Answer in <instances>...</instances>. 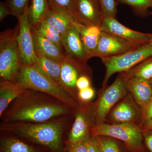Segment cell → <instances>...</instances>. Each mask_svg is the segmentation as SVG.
<instances>
[{"mask_svg": "<svg viewBox=\"0 0 152 152\" xmlns=\"http://www.w3.org/2000/svg\"><path fill=\"white\" fill-rule=\"evenodd\" d=\"M75 112L51 95L26 89L9 105L0 118L2 123H43Z\"/></svg>", "mask_w": 152, "mask_h": 152, "instance_id": "cell-1", "label": "cell"}, {"mask_svg": "<svg viewBox=\"0 0 152 152\" xmlns=\"http://www.w3.org/2000/svg\"><path fill=\"white\" fill-rule=\"evenodd\" d=\"M74 114L43 123L1 122L0 132L10 133L49 152H66Z\"/></svg>", "mask_w": 152, "mask_h": 152, "instance_id": "cell-2", "label": "cell"}, {"mask_svg": "<svg viewBox=\"0 0 152 152\" xmlns=\"http://www.w3.org/2000/svg\"><path fill=\"white\" fill-rule=\"evenodd\" d=\"M15 81L26 89L36 90L51 95L75 111L79 103L61 87L49 78L34 64L22 65Z\"/></svg>", "mask_w": 152, "mask_h": 152, "instance_id": "cell-3", "label": "cell"}, {"mask_svg": "<svg viewBox=\"0 0 152 152\" xmlns=\"http://www.w3.org/2000/svg\"><path fill=\"white\" fill-rule=\"evenodd\" d=\"M19 26L0 34V78L15 81L22 66L18 37Z\"/></svg>", "mask_w": 152, "mask_h": 152, "instance_id": "cell-4", "label": "cell"}, {"mask_svg": "<svg viewBox=\"0 0 152 152\" xmlns=\"http://www.w3.org/2000/svg\"><path fill=\"white\" fill-rule=\"evenodd\" d=\"M91 135L107 136L117 139L124 144L126 152H148L144 144L141 128L139 126L104 123L95 126L91 129Z\"/></svg>", "mask_w": 152, "mask_h": 152, "instance_id": "cell-5", "label": "cell"}, {"mask_svg": "<svg viewBox=\"0 0 152 152\" xmlns=\"http://www.w3.org/2000/svg\"><path fill=\"white\" fill-rule=\"evenodd\" d=\"M152 56V43L144 44L123 54L101 59L106 72L102 87L107 86L109 79L114 74L129 70L144 60Z\"/></svg>", "mask_w": 152, "mask_h": 152, "instance_id": "cell-6", "label": "cell"}, {"mask_svg": "<svg viewBox=\"0 0 152 152\" xmlns=\"http://www.w3.org/2000/svg\"><path fill=\"white\" fill-rule=\"evenodd\" d=\"M128 93L126 80L121 73L110 86L99 90L97 99L94 102L96 125L105 122L110 110Z\"/></svg>", "mask_w": 152, "mask_h": 152, "instance_id": "cell-7", "label": "cell"}, {"mask_svg": "<svg viewBox=\"0 0 152 152\" xmlns=\"http://www.w3.org/2000/svg\"><path fill=\"white\" fill-rule=\"evenodd\" d=\"M96 125L94 102L79 104L68 134L66 147L87 142L91 137V129Z\"/></svg>", "mask_w": 152, "mask_h": 152, "instance_id": "cell-8", "label": "cell"}, {"mask_svg": "<svg viewBox=\"0 0 152 152\" xmlns=\"http://www.w3.org/2000/svg\"><path fill=\"white\" fill-rule=\"evenodd\" d=\"M142 118V109L129 92L110 110L105 123L108 124H131L140 126Z\"/></svg>", "mask_w": 152, "mask_h": 152, "instance_id": "cell-9", "label": "cell"}, {"mask_svg": "<svg viewBox=\"0 0 152 152\" xmlns=\"http://www.w3.org/2000/svg\"><path fill=\"white\" fill-rule=\"evenodd\" d=\"M83 75L92 77L93 71L91 67L88 65L79 64L65 56L64 59L61 64L59 85L77 102L78 91L76 83L79 78Z\"/></svg>", "mask_w": 152, "mask_h": 152, "instance_id": "cell-10", "label": "cell"}, {"mask_svg": "<svg viewBox=\"0 0 152 152\" xmlns=\"http://www.w3.org/2000/svg\"><path fill=\"white\" fill-rule=\"evenodd\" d=\"M62 44L65 56L77 64L86 65L92 58L73 23L66 32L62 35Z\"/></svg>", "mask_w": 152, "mask_h": 152, "instance_id": "cell-11", "label": "cell"}, {"mask_svg": "<svg viewBox=\"0 0 152 152\" xmlns=\"http://www.w3.org/2000/svg\"><path fill=\"white\" fill-rule=\"evenodd\" d=\"M28 7L18 18V43L23 65L34 64L37 58L34 38L28 18Z\"/></svg>", "mask_w": 152, "mask_h": 152, "instance_id": "cell-12", "label": "cell"}, {"mask_svg": "<svg viewBox=\"0 0 152 152\" xmlns=\"http://www.w3.org/2000/svg\"><path fill=\"white\" fill-rule=\"evenodd\" d=\"M140 46L112 34L102 31L94 57L102 59L116 56Z\"/></svg>", "mask_w": 152, "mask_h": 152, "instance_id": "cell-13", "label": "cell"}, {"mask_svg": "<svg viewBox=\"0 0 152 152\" xmlns=\"http://www.w3.org/2000/svg\"><path fill=\"white\" fill-rule=\"evenodd\" d=\"M100 28L102 32L112 34L139 45L151 42L152 39V34L140 32L129 28L113 17H104Z\"/></svg>", "mask_w": 152, "mask_h": 152, "instance_id": "cell-14", "label": "cell"}, {"mask_svg": "<svg viewBox=\"0 0 152 152\" xmlns=\"http://www.w3.org/2000/svg\"><path fill=\"white\" fill-rule=\"evenodd\" d=\"M75 21L87 26H100L104 18L99 0H75Z\"/></svg>", "mask_w": 152, "mask_h": 152, "instance_id": "cell-15", "label": "cell"}, {"mask_svg": "<svg viewBox=\"0 0 152 152\" xmlns=\"http://www.w3.org/2000/svg\"><path fill=\"white\" fill-rule=\"evenodd\" d=\"M124 78L128 92L142 110L152 98L151 81L137 78Z\"/></svg>", "mask_w": 152, "mask_h": 152, "instance_id": "cell-16", "label": "cell"}, {"mask_svg": "<svg viewBox=\"0 0 152 152\" xmlns=\"http://www.w3.org/2000/svg\"><path fill=\"white\" fill-rule=\"evenodd\" d=\"M0 133V152H49L10 133Z\"/></svg>", "mask_w": 152, "mask_h": 152, "instance_id": "cell-17", "label": "cell"}, {"mask_svg": "<svg viewBox=\"0 0 152 152\" xmlns=\"http://www.w3.org/2000/svg\"><path fill=\"white\" fill-rule=\"evenodd\" d=\"M32 33L36 52L57 62H62L65 58L63 50L51 41L34 32L32 31Z\"/></svg>", "mask_w": 152, "mask_h": 152, "instance_id": "cell-18", "label": "cell"}, {"mask_svg": "<svg viewBox=\"0 0 152 152\" xmlns=\"http://www.w3.org/2000/svg\"><path fill=\"white\" fill-rule=\"evenodd\" d=\"M26 89L15 81L0 80V116L11 102Z\"/></svg>", "mask_w": 152, "mask_h": 152, "instance_id": "cell-19", "label": "cell"}, {"mask_svg": "<svg viewBox=\"0 0 152 152\" xmlns=\"http://www.w3.org/2000/svg\"><path fill=\"white\" fill-rule=\"evenodd\" d=\"M73 24L80 33L82 40L92 58L94 57L96 50L102 31L97 26H87L74 21Z\"/></svg>", "mask_w": 152, "mask_h": 152, "instance_id": "cell-20", "label": "cell"}, {"mask_svg": "<svg viewBox=\"0 0 152 152\" xmlns=\"http://www.w3.org/2000/svg\"><path fill=\"white\" fill-rule=\"evenodd\" d=\"M43 20L56 29L61 36L66 32L75 21L72 15L50 8Z\"/></svg>", "mask_w": 152, "mask_h": 152, "instance_id": "cell-21", "label": "cell"}, {"mask_svg": "<svg viewBox=\"0 0 152 152\" xmlns=\"http://www.w3.org/2000/svg\"><path fill=\"white\" fill-rule=\"evenodd\" d=\"M36 53L37 58L34 64L49 78L57 84L59 85L61 63L50 59L38 52Z\"/></svg>", "mask_w": 152, "mask_h": 152, "instance_id": "cell-22", "label": "cell"}, {"mask_svg": "<svg viewBox=\"0 0 152 152\" xmlns=\"http://www.w3.org/2000/svg\"><path fill=\"white\" fill-rule=\"evenodd\" d=\"M31 28L32 31L54 43L63 51L61 35L54 28L43 20L38 22Z\"/></svg>", "mask_w": 152, "mask_h": 152, "instance_id": "cell-23", "label": "cell"}, {"mask_svg": "<svg viewBox=\"0 0 152 152\" xmlns=\"http://www.w3.org/2000/svg\"><path fill=\"white\" fill-rule=\"evenodd\" d=\"M121 73L126 78H137L151 81L152 79V56L129 70Z\"/></svg>", "mask_w": 152, "mask_h": 152, "instance_id": "cell-24", "label": "cell"}, {"mask_svg": "<svg viewBox=\"0 0 152 152\" xmlns=\"http://www.w3.org/2000/svg\"><path fill=\"white\" fill-rule=\"evenodd\" d=\"M49 10L48 0H31L28 11L30 26L43 20Z\"/></svg>", "mask_w": 152, "mask_h": 152, "instance_id": "cell-25", "label": "cell"}, {"mask_svg": "<svg viewBox=\"0 0 152 152\" xmlns=\"http://www.w3.org/2000/svg\"><path fill=\"white\" fill-rule=\"evenodd\" d=\"M94 137L100 152H126L124 144L117 139L104 136Z\"/></svg>", "mask_w": 152, "mask_h": 152, "instance_id": "cell-26", "label": "cell"}, {"mask_svg": "<svg viewBox=\"0 0 152 152\" xmlns=\"http://www.w3.org/2000/svg\"><path fill=\"white\" fill-rule=\"evenodd\" d=\"M119 2L130 6L136 12L142 15H146L152 8V0H117Z\"/></svg>", "mask_w": 152, "mask_h": 152, "instance_id": "cell-27", "label": "cell"}, {"mask_svg": "<svg viewBox=\"0 0 152 152\" xmlns=\"http://www.w3.org/2000/svg\"><path fill=\"white\" fill-rule=\"evenodd\" d=\"M48 1L49 8L73 15L75 0H48Z\"/></svg>", "mask_w": 152, "mask_h": 152, "instance_id": "cell-28", "label": "cell"}, {"mask_svg": "<svg viewBox=\"0 0 152 152\" xmlns=\"http://www.w3.org/2000/svg\"><path fill=\"white\" fill-rule=\"evenodd\" d=\"M29 0H7V4L11 11V15L17 18L24 12L29 5Z\"/></svg>", "mask_w": 152, "mask_h": 152, "instance_id": "cell-29", "label": "cell"}, {"mask_svg": "<svg viewBox=\"0 0 152 152\" xmlns=\"http://www.w3.org/2000/svg\"><path fill=\"white\" fill-rule=\"evenodd\" d=\"M104 17L115 18L118 10L115 0H99Z\"/></svg>", "mask_w": 152, "mask_h": 152, "instance_id": "cell-30", "label": "cell"}, {"mask_svg": "<svg viewBox=\"0 0 152 152\" xmlns=\"http://www.w3.org/2000/svg\"><path fill=\"white\" fill-rule=\"evenodd\" d=\"M95 91L92 86L84 89L79 90L77 94V100L79 104L90 102L94 97Z\"/></svg>", "mask_w": 152, "mask_h": 152, "instance_id": "cell-31", "label": "cell"}, {"mask_svg": "<svg viewBox=\"0 0 152 152\" xmlns=\"http://www.w3.org/2000/svg\"><path fill=\"white\" fill-rule=\"evenodd\" d=\"M92 77L87 75L80 76L77 80L76 86L78 91L84 89L92 86L91 79Z\"/></svg>", "mask_w": 152, "mask_h": 152, "instance_id": "cell-32", "label": "cell"}, {"mask_svg": "<svg viewBox=\"0 0 152 152\" xmlns=\"http://www.w3.org/2000/svg\"><path fill=\"white\" fill-rule=\"evenodd\" d=\"M152 116V98L149 102L142 109V118L140 127H142L148 120Z\"/></svg>", "mask_w": 152, "mask_h": 152, "instance_id": "cell-33", "label": "cell"}, {"mask_svg": "<svg viewBox=\"0 0 152 152\" xmlns=\"http://www.w3.org/2000/svg\"><path fill=\"white\" fill-rule=\"evenodd\" d=\"M144 144L148 152H152V129L142 130Z\"/></svg>", "mask_w": 152, "mask_h": 152, "instance_id": "cell-34", "label": "cell"}, {"mask_svg": "<svg viewBox=\"0 0 152 152\" xmlns=\"http://www.w3.org/2000/svg\"><path fill=\"white\" fill-rule=\"evenodd\" d=\"M86 142L66 147V152H88Z\"/></svg>", "mask_w": 152, "mask_h": 152, "instance_id": "cell-35", "label": "cell"}, {"mask_svg": "<svg viewBox=\"0 0 152 152\" xmlns=\"http://www.w3.org/2000/svg\"><path fill=\"white\" fill-rule=\"evenodd\" d=\"M9 15H11V11L7 3L1 2L0 3V21H2Z\"/></svg>", "mask_w": 152, "mask_h": 152, "instance_id": "cell-36", "label": "cell"}, {"mask_svg": "<svg viewBox=\"0 0 152 152\" xmlns=\"http://www.w3.org/2000/svg\"><path fill=\"white\" fill-rule=\"evenodd\" d=\"M86 143L88 152H100L94 137L91 136Z\"/></svg>", "mask_w": 152, "mask_h": 152, "instance_id": "cell-37", "label": "cell"}, {"mask_svg": "<svg viewBox=\"0 0 152 152\" xmlns=\"http://www.w3.org/2000/svg\"><path fill=\"white\" fill-rule=\"evenodd\" d=\"M141 128L142 130L152 129V116L142 126Z\"/></svg>", "mask_w": 152, "mask_h": 152, "instance_id": "cell-38", "label": "cell"}, {"mask_svg": "<svg viewBox=\"0 0 152 152\" xmlns=\"http://www.w3.org/2000/svg\"><path fill=\"white\" fill-rule=\"evenodd\" d=\"M151 81V84L152 87V79L151 80V81Z\"/></svg>", "mask_w": 152, "mask_h": 152, "instance_id": "cell-39", "label": "cell"}, {"mask_svg": "<svg viewBox=\"0 0 152 152\" xmlns=\"http://www.w3.org/2000/svg\"><path fill=\"white\" fill-rule=\"evenodd\" d=\"M150 14H151L152 15V12H150Z\"/></svg>", "mask_w": 152, "mask_h": 152, "instance_id": "cell-40", "label": "cell"}, {"mask_svg": "<svg viewBox=\"0 0 152 152\" xmlns=\"http://www.w3.org/2000/svg\"><path fill=\"white\" fill-rule=\"evenodd\" d=\"M151 42L152 43V40H151Z\"/></svg>", "mask_w": 152, "mask_h": 152, "instance_id": "cell-41", "label": "cell"}]
</instances>
